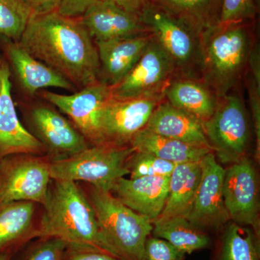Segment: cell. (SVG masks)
Here are the masks:
<instances>
[{"label":"cell","instance_id":"obj_20","mask_svg":"<svg viewBox=\"0 0 260 260\" xmlns=\"http://www.w3.org/2000/svg\"><path fill=\"white\" fill-rule=\"evenodd\" d=\"M169 177H122L111 192L124 205L151 220L162 213L169 194Z\"/></svg>","mask_w":260,"mask_h":260},{"label":"cell","instance_id":"obj_27","mask_svg":"<svg viewBox=\"0 0 260 260\" xmlns=\"http://www.w3.org/2000/svg\"><path fill=\"white\" fill-rule=\"evenodd\" d=\"M259 239L251 228L234 222L224 232L216 260H260Z\"/></svg>","mask_w":260,"mask_h":260},{"label":"cell","instance_id":"obj_17","mask_svg":"<svg viewBox=\"0 0 260 260\" xmlns=\"http://www.w3.org/2000/svg\"><path fill=\"white\" fill-rule=\"evenodd\" d=\"M42 205L28 201L0 203V255L14 256L41 237Z\"/></svg>","mask_w":260,"mask_h":260},{"label":"cell","instance_id":"obj_12","mask_svg":"<svg viewBox=\"0 0 260 260\" xmlns=\"http://www.w3.org/2000/svg\"><path fill=\"white\" fill-rule=\"evenodd\" d=\"M0 51L9 67L12 88L16 90L17 99H34L39 92L49 88L78 91L73 84L30 55L18 42L0 36Z\"/></svg>","mask_w":260,"mask_h":260},{"label":"cell","instance_id":"obj_14","mask_svg":"<svg viewBox=\"0 0 260 260\" xmlns=\"http://www.w3.org/2000/svg\"><path fill=\"white\" fill-rule=\"evenodd\" d=\"M164 95L119 100L111 96L103 109L101 121L102 144L126 146L149 119Z\"/></svg>","mask_w":260,"mask_h":260},{"label":"cell","instance_id":"obj_10","mask_svg":"<svg viewBox=\"0 0 260 260\" xmlns=\"http://www.w3.org/2000/svg\"><path fill=\"white\" fill-rule=\"evenodd\" d=\"M177 76L169 54L152 36L139 60L119 83L110 87L115 99L160 96L171 80Z\"/></svg>","mask_w":260,"mask_h":260},{"label":"cell","instance_id":"obj_28","mask_svg":"<svg viewBox=\"0 0 260 260\" xmlns=\"http://www.w3.org/2000/svg\"><path fill=\"white\" fill-rule=\"evenodd\" d=\"M32 15L23 0H0V36L19 42Z\"/></svg>","mask_w":260,"mask_h":260},{"label":"cell","instance_id":"obj_21","mask_svg":"<svg viewBox=\"0 0 260 260\" xmlns=\"http://www.w3.org/2000/svg\"><path fill=\"white\" fill-rule=\"evenodd\" d=\"M145 128L162 136L211 149L203 122L189 113L173 107L164 99L155 108Z\"/></svg>","mask_w":260,"mask_h":260},{"label":"cell","instance_id":"obj_25","mask_svg":"<svg viewBox=\"0 0 260 260\" xmlns=\"http://www.w3.org/2000/svg\"><path fill=\"white\" fill-rule=\"evenodd\" d=\"M150 2L201 32L220 23L221 0H150Z\"/></svg>","mask_w":260,"mask_h":260},{"label":"cell","instance_id":"obj_37","mask_svg":"<svg viewBox=\"0 0 260 260\" xmlns=\"http://www.w3.org/2000/svg\"><path fill=\"white\" fill-rule=\"evenodd\" d=\"M109 2L120 8L121 9L138 15L150 0H103Z\"/></svg>","mask_w":260,"mask_h":260},{"label":"cell","instance_id":"obj_5","mask_svg":"<svg viewBox=\"0 0 260 260\" xmlns=\"http://www.w3.org/2000/svg\"><path fill=\"white\" fill-rule=\"evenodd\" d=\"M138 16L146 30L172 59L177 76L201 79L203 32L150 2Z\"/></svg>","mask_w":260,"mask_h":260},{"label":"cell","instance_id":"obj_34","mask_svg":"<svg viewBox=\"0 0 260 260\" xmlns=\"http://www.w3.org/2000/svg\"><path fill=\"white\" fill-rule=\"evenodd\" d=\"M249 104H250L254 133L256 135V159L259 160L260 155V87L256 85L254 80L249 76L248 83Z\"/></svg>","mask_w":260,"mask_h":260},{"label":"cell","instance_id":"obj_23","mask_svg":"<svg viewBox=\"0 0 260 260\" xmlns=\"http://www.w3.org/2000/svg\"><path fill=\"white\" fill-rule=\"evenodd\" d=\"M200 161L175 166L169 177V194L165 206L155 221L177 216L187 218L201 179Z\"/></svg>","mask_w":260,"mask_h":260},{"label":"cell","instance_id":"obj_36","mask_svg":"<svg viewBox=\"0 0 260 260\" xmlns=\"http://www.w3.org/2000/svg\"><path fill=\"white\" fill-rule=\"evenodd\" d=\"M63 0H23L34 14L57 11Z\"/></svg>","mask_w":260,"mask_h":260},{"label":"cell","instance_id":"obj_7","mask_svg":"<svg viewBox=\"0 0 260 260\" xmlns=\"http://www.w3.org/2000/svg\"><path fill=\"white\" fill-rule=\"evenodd\" d=\"M15 103L23 125L45 148L50 161L68 158L90 146L69 119L42 98L17 99Z\"/></svg>","mask_w":260,"mask_h":260},{"label":"cell","instance_id":"obj_4","mask_svg":"<svg viewBox=\"0 0 260 260\" xmlns=\"http://www.w3.org/2000/svg\"><path fill=\"white\" fill-rule=\"evenodd\" d=\"M80 185L113 252L122 260H143L145 242L153 232L151 220L130 209L111 191L85 183Z\"/></svg>","mask_w":260,"mask_h":260},{"label":"cell","instance_id":"obj_11","mask_svg":"<svg viewBox=\"0 0 260 260\" xmlns=\"http://www.w3.org/2000/svg\"><path fill=\"white\" fill-rule=\"evenodd\" d=\"M37 96L66 115L90 145L102 144L101 121L103 109L111 97L110 87L98 81L70 95L43 90Z\"/></svg>","mask_w":260,"mask_h":260},{"label":"cell","instance_id":"obj_29","mask_svg":"<svg viewBox=\"0 0 260 260\" xmlns=\"http://www.w3.org/2000/svg\"><path fill=\"white\" fill-rule=\"evenodd\" d=\"M176 164L148 152L135 150L127 161L130 179L143 177H170Z\"/></svg>","mask_w":260,"mask_h":260},{"label":"cell","instance_id":"obj_24","mask_svg":"<svg viewBox=\"0 0 260 260\" xmlns=\"http://www.w3.org/2000/svg\"><path fill=\"white\" fill-rule=\"evenodd\" d=\"M129 145L135 150L148 152L176 165L200 161L205 155L213 152L211 149L162 136L146 128L135 135Z\"/></svg>","mask_w":260,"mask_h":260},{"label":"cell","instance_id":"obj_3","mask_svg":"<svg viewBox=\"0 0 260 260\" xmlns=\"http://www.w3.org/2000/svg\"><path fill=\"white\" fill-rule=\"evenodd\" d=\"M201 80L221 99L234 91L247 66L253 39L247 22L219 23L202 32Z\"/></svg>","mask_w":260,"mask_h":260},{"label":"cell","instance_id":"obj_35","mask_svg":"<svg viewBox=\"0 0 260 260\" xmlns=\"http://www.w3.org/2000/svg\"><path fill=\"white\" fill-rule=\"evenodd\" d=\"M95 1L96 0H63L57 12L65 16L79 18Z\"/></svg>","mask_w":260,"mask_h":260},{"label":"cell","instance_id":"obj_38","mask_svg":"<svg viewBox=\"0 0 260 260\" xmlns=\"http://www.w3.org/2000/svg\"><path fill=\"white\" fill-rule=\"evenodd\" d=\"M13 256L11 255H8V254H3L0 255V260H11Z\"/></svg>","mask_w":260,"mask_h":260},{"label":"cell","instance_id":"obj_13","mask_svg":"<svg viewBox=\"0 0 260 260\" xmlns=\"http://www.w3.org/2000/svg\"><path fill=\"white\" fill-rule=\"evenodd\" d=\"M257 177L252 160L244 156L225 169L224 204L231 220L251 229L259 237Z\"/></svg>","mask_w":260,"mask_h":260},{"label":"cell","instance_id":"obj_9","mask_svg":"<svg viewBox=\"0 0 260 260\" xmlns=\"http://www.w3.org/2000/svg\"><path fill=\"white\" fill-rule=\"evenodd\" d=\"M50 160L46 155L15 154L0 160V203L28 201L47 203Z\"/></svg>","mask_w":260,"mask_h":260},{"label":"cell","instance_id":"obj_33","mask_svg":"<svg viewBox=\"0 0 260 260\" xmlns=\"http://www.w3.org/2000/svg\"><path fill=\"white\" fill-rule=\"evenodd\" d=\"M64 260H122L108 251L90 246L68 244Z\"/></svg>","mask_w":260,"mask_h":260},{"label":"cell","instance_id":"obj_2","mask_svg":"<svg viewBox=\"0 0 260 260\" xmlns=\"http://www.w3.org/2000/svg\"><path fill=\"white\" fill-rule=\"evenodd\" d=\"M42 237L59 238L67 244L93 246L116 256L104 239L93 207L75 181L51 179L43 206Z\"/></svg>","mask_w":260,"mask_h":260},{"label":"cell","instance_id":"obj_6","mask_svg":"<svg viewBox=\"0 0 260 260\" xmlns=\"http://www.w3.org/2000/svg\"><path fill=\"white\" fill-rule=\"evenodd\" d=\"M134 151L130 145H90L68 158L50 161L51 178L81 181L111 191L118 179L129 175L128 159Z\"/></svg>","mask_w":260,"mask_h":260},{"label":"cell","instance_id":"obj_31","mask_svg":"<svg viewBox=\"0 0 260 260\" xmlns=\"http://www.w3.org/2000/svg\"><path fill=\"white\" fill-rule=\"evenodd\" d=\"M255 12L254 0H221L220 23L247 22Z\"/></svg>","mask_w":260,"mask_h":260},{"label":"cell","instance_id":"obj_16","mask_svg":"<svg viewBox=\"0 0 260 260\" xmlns=\"http://www.w3.org/2000/svg\"><path fill=\"white\" fill-rule=\"evenodd\" d=\"M15 154L46 155V150L19 119L9 67L0 55V160Z\"/></svg>","mask_w":260,"mask_h":260},{"label":"cell","instance_id":"obj_15","mask_svg":"<svg viewBox=\"0 0 260 260\" xmlns=\"http://www.w3.org/2000/svg\"><path fill=\"white\" fill-rule=\"evenodd\" d=\"M201 179L187 220L200 229H220L231 220L224 204L225 169L213 152L202 159Z\"/></svg>","mask_w":260,"mask_h":260},{"label":"cell","instance_id":"obj_22","mask_svg":"<svg viewBox=\"0 0 260 260\" xmlns=\"http://www.w3.org/2000/svg\"><path fill=\"white\" fill-rule=\"evenodd\" d=\"M164 100L173 107L189 113L205 122L213 115L218 98L201 79L175 76L167 84Z\"/></svg>","mask_w":260,"mask_h":260},{"label":"cell","instance_id":"obj_30","mask_svg":"<svg viewBox=\"0 0 260 260\" xmlns=\"http://www.w3.org/2000/svg\"><path fill=\"white\" fill-rule=\"evenodd\" d=\"M67 245V243L59 238H37L17 260H64Z\"/></svg>","mask_w":260,"mask_h":260},{"label":"cell","instance_id":"obj_8","mask_svg":"<svg viewBox=\"0 0 260 260\" xmlns=\"http://www.w3.org/2000/svg\"><path fill=\"white\" fill-rule=\"evenodd\" d=\"M203 124L210 148L219 161L232 164L246 156L249 124L239 94L232 91L219 99L213 115Z\"/></svg>","mask_w":260,"mask_h":260},{"label":"cell","instance_id":"obj_32","mask_svg":"<svg viewBox=\"0 0 260 260\" xmlns=\"http://www.w3.org/2000/svg\"><path fill=\"white\" fill-rule=\"evenodd\" d=\"M185 256L167 241L150 235L145 242L143 260H184Z\"/></svg>","mask_w":260,"mask_h":260},{"label":"cell","instance_id":"obj_1","mask_svg":"<svg viewBox=\"0 0 260 260\" xmlns=\"http://www.w3.org/2000/svg\"><path fill=\"white\" fill-rule=\"evenodd\" d=\"M18 42L77 90L99 81L96 47L80 18L65 16L57 11L32 13Z\"/></svg>","mask_w":260,"mask_h":260},{"label":"cell","instance_id":"obj_18","mask_svg":"<svg viewBox=\"0 0 260 260\" xmlns=\"http://www.w3.org/2000/svg\"><path fill=\"white\" fill-rule=\"evenodd\" d=\"M151 37L147 32L132 37L94 42L99 55V81L112 87L124 79L143 55Z\"/></svg>","mask_w":260,"mask_h":260},{"label":"cell","instance_id":"obj_26","mask_svg":"<svg viewBox=\"0 0 260 260\" xmlns=\"http://www.w3.org/2000/svg\"><path fill=\"white\" fill-rule=\"evenodd\" d=\"M153 225V237L167 241L185 254L201 250L210 245L209 236L184 217L158 220L154 222Z\"/></svg>","mask_w":260,"mask_h":260},{"label":"cell","instance_id":"obj_19","mask_svg":"<svg viewBox=\"0 0 260 260\" xmlns=\"http://www.w3.org/2000/svg\"><path fill=\"white\" fill-rule=\"evenodd\" d=\"M79 18L94 42L132 37L148 32L138 15L103 0H96Z\"/></svg>","mask_w":260,"mask_h":260}]
</instances>
